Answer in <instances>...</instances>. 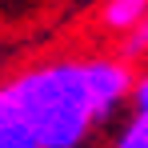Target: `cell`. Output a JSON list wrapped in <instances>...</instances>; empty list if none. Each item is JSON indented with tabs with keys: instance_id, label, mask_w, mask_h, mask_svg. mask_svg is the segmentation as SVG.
Segmentation results:
<instances>
[{
	"instance_id": "3957f363",
	"label": "cell",
	"mask_w": 148,
	"mask_h": 148,
	"mask_svg": "<svg viewBox=\"0 0 148 148\" xmlns=\"http://www.w3.org/2000/svg\"><path fill=\"white\" fill-rule=\"evenodd\" d=\"M0 148H40V140L32 136L24 116L16 112V104H12L4 84H0Z\"/></svg>"
},
{
	"instance_id": "7a4b0ae2",
	"label": "cell",
	"mask_w": 148,
	"mask_h": 148,
	"mask_svg": "<svg viewBox=\"0 0 148 148\" xmlns=\"http://www.w3.org/2000/svg\"><path fill=\"white\" fill-rule=\"evenodd\" d=\"M148 16V0H104L96 8V20L116 36H132Z\"/></svg>"
},
{
	"instance_id": "6da1fadb",
	"label": "cell",
	"mask_w": 148,
	"mask_h": 148,
	"mask_svg": "<svg viewBox=\"0 0 148 148\" xmlns=\"http://www.w3.org/2000/svg\"><path fill=\"white\" fill-rule=\"evenodd\" d=\"M4 88L40 148H80L96 120H108L124 100H132L136 76L112 56H60L24 68Z\"/></svg>"
},
{
	"instance_id": "8992f818",
	"label": "cell",
	"mask_w": 148,
	"mask_h": 148,
	"mask_svg": "<svg viewBox=\"0 0 148 148\" xmlns=\"http://www.w3.org/2000/svg\"><path fill=\"white\" fill-rule=\"evenodd\" d=\"M132 112L148 116V68L136 76V88H132Z\"/></svg>"
},
{
	"instance_id": "5b68a950",
	"label": "cell",
	"mask_w": 148,
	"mask_h": 148,
	"mask_svg": "<svg viewBox=\"0 0 148 148\" xmlns=\"http://www.w3.org/2000/svg\"><path fill=\"white\" fill-rule=\"evenodd\" d=\"M140 56H148V16H144V24L136 28L132 36H124V44H120V60L128 64V60H140Z\"/></svg>"
},
{
	"instance_id": "277c9868",
	"label": "cell",
	"mask_w": 148,
	"mask_h": 148,
	"mask_svg": "<svg viewBox=\"0 0 148 148\" xmlns=\"http://www.w3.org/2000/svg\"><path fill=\"white\" fill-rule=\"evenodd\" d=\"M112 148H148V116L132 112L120 124V132L112 136Z\"/></svg>"
}]
</instances>
